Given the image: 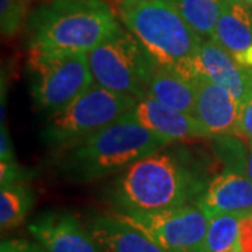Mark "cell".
Masks as SVG:
<instances>
[{
	"mask_svg": "<svg viewBox=\"0 0 252 252\" xmlns=\"http://www.w3.org/2000/svg\"><path fill=\"white\" fill-rule=\"evenodd\" d=\"M147 97L196 118L193 84L175 70L158 67L149 84Z\"/></svg>",
	"mask_w": 252,
	"mask_h": 252,
	"instance_id": "16",
	"label": "cell"
},
{
	"mask_svg": "<svg viewBox=\"0 0 252 252\" xmlns=\"http://www.w3.org/2000/svg\"><path fill=\"white\" fill-rule=\"evenodd\" d=\"M87 227L102 252H165L118 213L95 215L90 217Z\"/></svg>",
	"mask_w": 252,
	"mask_h": 252,
	"instance_id": "15",
	"label": "cell"
},
{
	"mask_svg": "<svg viewBox=\"0 0 252 252\" xmlns=\"http://www.w3.org/2000/svg\"><path fill=\"white\" fill-rule=\"evenodd\" d=\"M122 30L104 0H54L28 17V52L89 54Z\"/></svg>",
	"mask_w": 252,
	"mask_h": 252,
	"instance_id": "2",
	"label": "cell"
},
{
	"mask_svg": "<svg viewBox=\"0 0 252 252\" xmlns=\"http://www.w3.org/2000/svg\"><path fill=\"white\" fill-rule=\"evenodd\" d=\"M200 70L228 91L240 105L252 91V69L240 64L212 38L203 39L200 46Z\"/></svg>",
	"mask_w": 252,
	"mask_h": 252,
	"instance_id": "13",
	"label": "cell"
},
{
	"mask_svg": "<svg viewBox=\"0 0 252 252\" xmlns=\"http://www.w3.org/2000/svg\"><path fill=\"white\" fill-rule=\"evenodd\" d=\"M245 175L252 181V143L250 144V150H248V160H247V170Z\"/></svg>",
	"mask_w": 252,
	"mask_h": 252,
	"instance_id": "25",
	"label": "cell"
},
{
	"mask_svg": "<svg viewBox=\"0 0 252 252\" xmlns=\"http://www.w3.org/2000/svg\"><path fill=\"white\" fill-rule=\"evenodd\" d=\"M34 206V193L27 185L14 182L0 188V227L9 231L21 224Z\"/></svg>",
	"mask_w": 252,
	"mask_h": 252,
	"instance_id": "18",
	"label": "cell"
},
{
	"mask_svg": "<svg viewBox=\"0 0 252 252\" xmlns=\"http://www.w3.org/2000/svg\"><path fill=\"white\" fill-rule=\"evenodd\" d=\"M16 161L13 144L9 135V129L4 124H1V132H0V162H13Z\"/></svg>",
	"mask_w": 252,
	"mask_h": 252,
	"instance_id": "24",
	"label": "cell"
},
{
	"mask_svg": "<svg viewBox=\"0 0 252 252\" xmlns=\"http://www.w3.org/2000/svg\"><path fill=\"white\" fill-rule=\"evenodd\" d=\"M238 136L248 139L252 143V91L241 104L240 111V132Z\"/></svg>",
	"mask_w": 252,
	"mask_h": 252,
	"instance_id": "22",
	"label": "cell"
},
{
	"mask_svg": "<svg viewBox=\"0 0 252 252\" xmlns=\"http://www.w3.org/2000/svg\"><path fill=\"white\" fill-rule=\"evenodd\" d=\"M192 30L203 39L212 38L228 0H170Z\"/></svg>",
	"mask_w": 252,
	"mask_h": 252,
	"instance_id": "17",
	"label": "cell"
},
{
	"mask_svg": "<svg viewBox=\"0 0 252 252\" xmlns=\"http://www.w3.org/2000/svg\"><path fill=\"white\" fill-rule=\"evenodd\" d=\"M165 252H205L209 216L198 203L161 212H118Z\"/></svg>",
	"mask_w": 252,
	"mask_h": 252,
	"instance_id": "8",
	"label": "cell"
},
{
	"mask_svg": "<svg viewBox=\"0 0 252 252\" xmlns=\"http://www.w3.org/2000/svg\"><path fill=\"white\" fill-rule=\"evenodd\" d=\"M118 16L160 67L175 70L188 80L202 73L203 38L170 0H118Z\"/></svg>",
	"mask_w": 252,
	"mask_h": 252,
	"instance_id": "4",
	"label": "cell"
},
{
	"mask_svg": "<svg viewBox=\"0 0 252 252\" xmlns=\"http://www.w3.org/2000/svg\"><path fill=\"white\" fill-rule=\"evenodd\" d=\"M170 144L168 139L140 125L130 111L98 132L58 149L56 168L69 181L99 180Z\"/></svg>",
	"mask_w": 252,
	"mask_h": 252,
	"instance_id": "1",
	"label": "cell"
},
{
	"mask_svg": "<svg viewBox=\"0 0 252 252\" xmlns=\"http://www.w3.org/2000/svg\"><path fill=\"white\" fill-rule=\"evenodd\" d=\"M238 215L209 216L205 252H241L240 250V220Z\"/></svg>",
	"mask_w": 252,
	"mask_h": 252,
	"instance_id": "19",
	"label": "cell"
},
{
	"mask_svg": "<svg viewBox=\"0 0 252 252\" xmlns=\"http://www.w3.org/2000/svg\"><path fill=\"white\" fill-rule=\"evenodd\" d=\"M30 94L39 112L54 115L94 84L87 54L28 52Z\"/></svg>",
	"mask_w": 252,
	"mask_h": 252,
	"instance_id": "7",
	"label": "cell"
},
{
	"mask_svg": "<svg viewBox=\"0 0 252 252\" xmlns=\"http://www.w3.org/2000/svg\"><path fill=\"white\" fill-rule=\"evenodd\" d=\"M243 1L250 7V9H252V0H243Z\"/></svg>",
	"mask_w": 252,
	"mask_h": 252,
	"instance_id": "26",
	"label": "cell"
},
{
	"mask_svg": "<svg viewBox=\"0 0 252 252\" xmlns=\"http://www.w3.org/2000/svg\"><path fill=\"white\" fill-rule=\"evenodd\" d=\"M137 99L93 84L67 107L49 115L39 139L51 149H61L115 122L130 112Z\"/></svg>",
	"mask_w": 252,
	"mask_h": 252,
	"instance_id": "5",
	"label": "cell"
},
{
	"mask_svg": "<svg viewBox=\"0 0 252 252\" xmlns=\"http://www.w3.org/2000/svg\"><path fill=\"white\" fill-rule=\"evenodd\" d=\"M87 58L95 84L137 101L147 97L152 77L160 67L140 41L124 28Z\"/></svg>",
	"mask_w": 252,
	"mask_h": 252,
	"instance_id": "6",
	"label": "cell"
},
{
	"mask_svg": "<svg viewBox=\"0 0 252 252\" xmlns=\"http://www.w3.org/2000/svg\"><path fill=\"white\" fill-rule=\"evenodd\" d=\"M212 39L240 64L252 69V9L243 0H228Z\"/></svg>",
	"mask_w": 252,
	"mask_h": 252,
	"instance_id": "14",
	"label": "cell"
},
{
	"mask_svg": "<svg viewBox=\"0 0 252 252\" xmlns=\"http://www.w3.org/2000/svg\"><path fill=\"white\" fill-rule=\"evenodd\" d=\"M0 252H46L41 244L32 243L23 238L3 240L0 245Z\"/></svg>",
	"mask_w": 252,
	"mask_h": 252,
	"instance_id": "21",
	"label": "cell"
},
{
	"mask_svg": "<svg viewBox=\"0 0 252 252\" xmlns=\"http://www.w3.org/2000/svg\"><path fill=\"white\" fill-rule=\"evenodd\" d=\"M190 81L195 89L196 119L205 129L207 137L238 136L240 102L205 73H199Z\"/></svg>",
	"mask_w": 252,
	"mask_h": 252,
	"instance_id": "9",
	"label": "cell"
},
{
	"mask_svg": "<svg viewBox=\"0 0 252 252\" xmlns=\"http://www.w3.org/2000/svg\"><path fill=\"white\" fill-rule=\"evenodd\" d=\"M28 0H0V27L3 36H14L27 17Z\"/></svg>",
	"mask_w": 252,
	"mask_h": 252,
	"instance_id": "20",
	"label": "cell"
},
{
	"mask_svg": "<svg viewBox=\"0 0 252 252\" xmlns=\"http://www.w3.org/2000/svg\"><path fill=\"white\" fill-rule=\"evenodd\" d=\"M198 205L213 215H238L252 213V181L238 171H224L207 182Z\"/></svg>",
	"mask_w": 252,
	"mask_h": 252,
	"instance_id": "11",
	"label": "cell"
},
{
	"mask_svg": "<svg viewBox=\"0 0 252 252\" xmlns=\"http://www.w3.org/2000/svg\"><path fill=\"white\" fill-rule=\"evenodd\" d=\"M240 250L241 252H252V213L240 220Z\"/></svg>",
	"mask_w": 252,
	"mask_h": 252,
	"instance_id": "23",
	"label": "cell"
},
{
	"mask_svg": "<svg viewBox=\"0 0 252 252\" xmlns=\"http://www.w3.org/2000/svg\"><path fill=\"white\" fill-rule=\"evenodd\" d=\"M206 185L184 156L164 149L126 167L112 187L121 212H161L198 203Z\"/></svg>",
	"mask_w": 252,
	"mask_h": 252,
	"instance_id": "3",
	"label": "cell"
},
{
	"mask_svg": "<svg viewBox=\"0 0 252 252\" xmlns=\"http://www.w3.org/2000/svg\"><path fill=\"white\" fill-rule=\"evenodd\" d=\"M132 114L140 125L168 139L171 143L207 137L205 129L193 115L170 108L150 97L139 99Z\"/></svg>",
	"mask_w": 252,
	"mask_h": 252,
	"instance_id": "12",
	"label": "cell"
},
{
	"mask_svg": "<svg viewBox=\"0 0 252 252\" xmlns=\"http://www.w3.org/2000/svg\"><path fill=\"white\" fill-rule=\"evenodd\" d=\"M28 230L46 252H102L89 227L69 212L41 213L30 223Z\"/></svg>",
	"mask_w": 252,
	"mask_h": 252,
	"instance_id": "10",
	"label": "cell"
}]
</instances>
